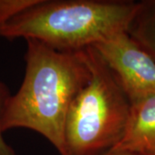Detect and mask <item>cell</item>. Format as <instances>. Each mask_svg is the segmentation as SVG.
<instances>
[{
    "mask_svg": "<svg viewBox=\"0 0 155 155\" xmlns=\"http://www.w3.org/2000/svg\"><path fill=\"white\" fill-rule=\"evenodd\" d=\"M25 41L24 77L19 90L8 101L2 129L4 133L13 128L33 130L61 155L67 112L89 81L91 70L83 49L63 52L34 39Z\"/></svg>",
    "mask_w": 155,
    "mask_h": 155,
    "instance_id": "6da1fadb",
    "label": "cell"
},
{
    "mask_svg": "<svg viewBox=\"0 0 155 155\" xmlns=\"http://www.w3.org/2000/svg\"><path fill=\"white\" fill-rule=\"evenodd\" d=\"M137 7L128 0H36L0 25V36L77 52L127 32Z\"/></svg>",
    "mask_w": 155,
    "mask_h": 155,
    "instance_id": "7a4b0ae2",
    "label": "cell"
},
{
    "mask_svg": "<svg viewBox=\"0 0 155 155\" xmlns=\"http://www.w3.org/2000/svg\"><path fill=\"white\" fill-rule=\"evenodd\" d=\"M83 52L91 78L68 110L61 155H105L122 140L131 102L94 47Z\"/></svg>",
    "mask_w": 155,
    "mask_h": 155,
    "instance_id": "3957f363",
    "label": "cell"
},
{
    "mask_svg": "<svg viewBox=\"0 0 155 155\" xmlns=\"http://www.w3.org/2000/svg\"><path fill=\"white\" fill-rule=\"evenodd\" d=\"M131 104L155 94V61L127 32L94 46Z\"/></svg>",
    "mask_w": 155,
    "mask_h": 155,
    "instance_id": "277c9868",
    "label": "cell"
},
{
    "mask_svg": "<svg viewBox=\"0 0 155 155\" xmlns=\"http://www.w3.org/2000/svg\"><path fill=\"white\" fill-rule=\"evenodd\" d=\"M113 150L155 153V94L131 104L125 134Z\"/></svg>",
    "mask_w": 155,
    "mask_h": 155,
    "instance_id": "5b68a950",
    "label": "cell"
},
{
    "mask_svg": "<svg viewBox=\"0 0 155 155\" xmlns=\"http://www.w3.org/2000/svg\"><path fill=\"white\" fill-rule=\"evenodd\" d=\"M127 33L155 61V0L138 2Z\"/></svg>",
    "mask_w": 155,
    "mask_h": 155,
    "instance_id": "8992f818",
    "label": "cell"
},
{
    "mask_svg": "<svg viewBox=\"0 0 155 155\" xmlns=\"http://www.w3.org/2000/svg\"><path fill=\"white\" fill-rule=\"evenodd\" d=\"M9 87L0 80V155H17L4 138V131L2 129V121L8 101L11 97Z\"/></svg>",
    "mask_w": 155,
    "mask_h": 155,
    "instance_id": "52a82bcc",
    "label": "cell"
},
{
    "mask_svg": "<svg viewBox=\"0 0 155 155\" xmlns=\"http://www.w3.org/2000/svg\"><path fill=\"white\" fill-rule=\"evenodd\" d=\"M36 0H0V25L32 5Z\"/></svg>",
    "mask_w": 155,
    "mask_h": 155,
    "instance_id": "ba28073f",
    "label": "cell"
},
{
    "mask_svg": "<svg viewBox=\"0 0 155 155\" xmlns=\"http://www.w3.org/2000/svg\"><path fill=\"white\" fill-rule=\"evenodd\" d=\"M105 155H146L140 153H134L130 151H121V150H112Z\"/></svg>",
    "mask_w": 155,
    "mask_h": 155,
    "instance_id": "9c48e42d",
    "label": "cell"
},
{
    "mask_svg": "<svg viewBox=\"0 0 155 155\" xmlns=\"http://www.w3.org/2000/svg\"><path fill=\"white\" fill-rule=\"evenodd\" d=\"M146 155H155V153H149V154H146Z\"/></svg>",
    "mask_w": 155,
    "mask_h": 155,
    "instance_id": "30bf717a",
    "label": "cell"
}]
</instances>
